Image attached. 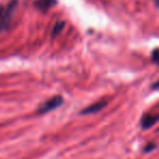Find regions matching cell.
<instances>
[{"label": "cell", "mask_w": 159, "mask_h": 159, "mask_svg": "<svg viewBox=\"0 0 159 159\" xmlns=\"http://www.w3.org/2000/svg\"><path fill=\"white\" fill-rule=\"evenodd\" d=\"M16 0H12L11 2L7 6L0 5V32L8 29L10 22L12 20V16L16 11Z\"/></svg>", "instance_id": "1"}, {"label": "cell", "mask_w": 159, "mask_h": 159, "mask_svg": "<svg viewBox=\"0 0 159 159\" xmlns=\"http://www.w3.org/2000/svg\"><path fill=\"white\" fill-rule=\"evenodd\" d=\"M63 102V98L62 96L60 95H56V96H52L51 98L47 99L46 102H44L42 105L39 106L37 110V113L38 115H44V113H47L49 111H52L55 110L56 108L60 107Z\"/></svg>", "instance_id": "2"}, {"label": "cell", "mask_w": 159, "mask_h": 159, "mask_svg": "<svg viewBox=\"0 0 159 159\" xmlns=\"http://www.w3.org/2000/svg\"><path fill=\"white\" fill-rule=\"evenodd\" d=\"M107 106V100L106 99H102V100H98L96 102H93L92 105L87 106L86 108H84L81 113L82 115H91V113H96L98 111H100L102 109H104L105 107Z\"/></svg>", "instance_id": "3"}, {"label": "cell", "mask_w": 159, "mask_h": 159, "mask_svg": "<svg viewBox=\"0 0 159 159\" xmlns=\"http://www.w3.org/2000/svg\"><path fill=\"white\" fill-rule=\"evenodd\" d=\"M159 120L158 115H152V113H145L143 117L141 118V126L143 129H149L152 125L156 124V122Z\"/></svg>", "instance_id": "4"}, {"label": "cell", "mask_w": 159, "mask_h": 159, "mask_svg": "<svg viewBox=\"0 0 159 159\" xmlns=\"http://www.w3.org/2000/svg\"><path fill=\"white\" fill-rule=\"evenodd\" d=\"M57 0H36L35 1V7L37 8L39 11L47 12L50 10L53 6H56Z\"/></svg>", "instance_id": "5"}, {"label": "cell", "mask_w": 159, "mask_h": 159, "mask_svg": "<svg viewBox=\"0 0 159 159\" xmlns=\"http://www.w3.org/2000/svg\"><path fill=\"white\" fill-rule=\"evenodd\" d=\"M64 25H66V23H64L63 21H59L58 23H56L55 27H53L52 32H51V36H52V37H56L57 35H59L60 32L63 30Z\"/></svg>", "instance_id": "6"}, {"label": "cell", "mask_w": 159, "mask_h": 159, "mask_svg": "<svg viewBox=\"0 0 159 159\" xmlns=\"http://www.w3.org/2000/svg\"><path fill=\"white\" fill-rule=\"evenodd\" d=\"M152 59L156 64L159 66V49H155L152 52Z\"/></svg>", "instance_id": "7"}, {"label": "cell", "mask_w": 159, "mask_h": 159, "mask_svg": "<svg viewBox=\"0 0 159 159\" xmlns=\"http://www.w3.org/2000/svg\"><path fill=\"white\" fill-rule=\"evenodd\" d=\"M155 146H156V144H155V143H148L147 145L144 147V149H145V152H150V150L154 149Z\"/></svg>", "instance_id": "8"}, {"label": "cell", "mask_w": 159, "mask_h": 159, "mask_svg": "<svg viewBox=\"0 0 159 159\" xmlns=\"http://www.w3.org/2000/svg\"><path fill=\"white\" fill-rule=\"evenodd\" d=\"M152 89H159V81H157L156 83H154V84L152 85Z\"/></svg>", "instance_id": "9"}]
</instances>
